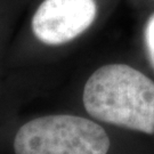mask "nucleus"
<instances>
[{"mask_svg":"<svg viewBox=\"0 0 154 154\" xmlns=\"http://www.w3.org/2000/svg\"><path fill=\"white\" fill-rule=\"evenodd\" d=\"M82 102L98 121L154 134V82L131 66L99 67L85 85Z\"/></svg>","mask_w":154,"mask_h":154,"instance_id":"1","label":"nucleus"},{"mask_svg":"<svg viewBox=\"0 0 154 154\" xmlns=\"http://www.w3.org/2000/svg\"><path fill=\"white\" fill-rule=\"evenodd\" d=\"M102 126L82 116H46L23 125L14 138L16 154H107Z\"/></svg>","mask_w":154,"mask_h":154,"instance_id":"2","label":"nucleus"},{"mask_svg":"<svg viewBox=\"0 0 154 154\" xmlns=\"http://www.w3.org/2000/svg\"><path fill=\"white\" fill-rule=\"evenodd\" d=\"M96 15L95 0H44L32 17V31L46 45H64L88 30Z\"/></svg>","mask_w":154,"mask_h":154,"instance_id":"3","label":"nucleus"},{"mask_svg":"<svg viewBox=\"0 0 154 154\" xmlns=\"http://www.w3.org/2000/svg\"><path fill=\"white\" fill-rule=\"evenodd\" d=\"M144 41L146 46V50L149 53V57L154 67V14L151 15L149 21L146 22L144 29Z\"/></svg>","mask_w":154,"mask_h":154,"instance_id":"4","label":"nucleus"}]
</instances>
